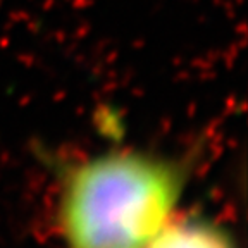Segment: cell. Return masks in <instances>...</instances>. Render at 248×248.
I'll list each match as a JSON object with an SVG mask.
<instances>
[{
  "label": "cell",
  "mask_w": 248,
  "mask_h": 248,
  "mask_svg": "<svg viewBox=\"0 0 248 248\" xmlns=\"http://www.w3.org/2000/svg\"><path fill=\"white\" fill-rule=\"evenodd\" d=\"M190 178L181 159L110 148L59 172L57 232L64 248H147L176 216Z\"/></svg>",
  "instance_id": "obj_1"
},
{
  "label": "cell",
  "mask_w": 248,
  "mask_h": 248,
  "mask_svg": "<svg viewBox=\"0 0 248 248\" xmlns=\"http://www.w3.org/2000/svg\"><path fill=\"white\" fill-rule=\"evenodd\" d=\"M147 248H238L221 224L203 217L176 216Z\"/></svg>",
  "instance_id": "obj_2"
}]
</instances>
